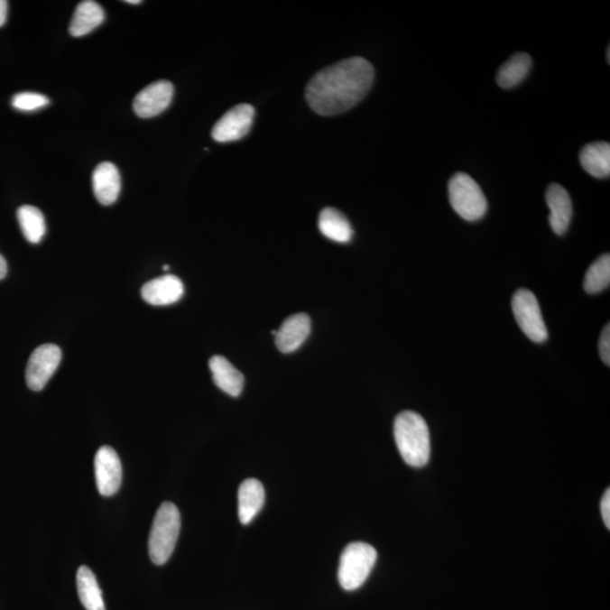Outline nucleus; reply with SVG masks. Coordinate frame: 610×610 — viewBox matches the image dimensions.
Masks as SVG:
<instances>
[{"label": "nucleus", "instance_id": "412c9836", "mask_svg": "<svg viewBox=\"0 0 610 610\" xmlns=\"http://www.w3.org/2000/svg\"><path fill=\"white\" fill-rule=\"evenodd\" d=\"M532 66L531 57L528 53L519 52L511 57L497 73L496 82L502 88H513L527 78Z\"/></svg>", "mask_w": 610, "mask_h": 610}, {"label": "nucleus", "instance_id": "a211bd4d", "mask_svg": "<svg viewBox=\"0 0 610 610\" xmlns=\"http://www.w3.org/2000/svg\"><path fill=\"white\" fill-rule=\"evenodd\" d=\"M582 168L595 178H608L610 174L609 143H587L580 152Z\"/></svg>", "mask_w": 610, "mask_h": 610}, {"label": "nucleus", "instance_id": "6ab92c4d", "mask_svg": "<svg viewBox=\"0 0 610 610\" xmlns=\"http://www.w3.org/2000/svg\"><path fill=\"white\" fill-rule=\"evenodd\" d=\"M319 230L326 237L339 244L352 240L353 228L347 217L338 209L327 208L320 213Z\"/></svg>", "mask_w": 610, "mask_h": 610}, {"label": "nucleus", "instance_id": "f03ea898", "mask_svg": "<svg viewBox=\"0 0 610 610\" xmlns=\"http://www.w3.org/2000/svg\"><path fill=\"white\" fill-rule=\"evenodd\" d=\"M394 439L399 453L408 466L421 468L430 457V430L425 420L415 411H402L394 421Z\"/></svg>", "mask_w": 610, "mask_h": 610}, {"label": "nucleus", "instance_id": "bb28decb", "mask_svg": "<svg viewBox=\"0 0 610 610\" xmlns=\"http://www.w3.org/2000/svg\"><path fill=\"white\" fill-rule=\"evenodd\" d=\"M8 12V3L6 0H0V28L6 23Z\"/></svg>", "mask_w": 610, "mask_h": 610}, {"label": "nucleus", "instance_id": "39448f33", "mask_svg": "<svg viewBox=\"0 0 610 610\" xmlns=\"http://www.w3.org/2000/svg\"><path fill=\"white\" fill-rule=\"evenodd\" d=\"M448 199L452 208L466 221L481 219L487 210L485 195L478 183L466 173H457L448 182Z\"/></svg>", "mask_w": 610, "mask_h": 610}, {"label": "nucleus", "instance_id": "2eb2a0df", "mask_svg": "<svg viewBox=\"0 0 610 610\" xmlns=\"http://www.w3.org/2000/svg\"><path fill=\"white\" fill-rule=\"evenodd\" d=\"M213 380L222 392L232 397H239L244 392L245 376L224 356H213L209 360Z\"/></svg>", "mask_w": 610, "mask_h": 610}, {"label": "nucleus", "instance_id": "a878e982", "mask_svg": "<svg viewBox=\"0 0 610 610\" xmlns=\"http://www.w3.org/2000/svg\"><path fill=\"white\" fill-rule=\"evenodd\" d=\"M601 515H603L605 527L610 528V490L605 492L600 504Z\"/></svg>", "mask_w": 610, "mask_h": 610}, {"label": "nucleus", "instance_id": "c85d7f7f", "mask_svg": "<svg viewBox=\"0 0 610 610\" xmlns=\"http://www.w3.org/2000/svg\"><path fill=\"white\" fill-rule=\"evenodd\" d=\"M128 4H142L141 0H127Z\"/></svg>", "mask_w": 610, "mask_h": 610}, {"label": "nucleus", "instance_id": "1a4fd4ad", "mask_svg": "<svg viewBox=\"0 0 610 610\" xmlns=\"http://www.w3.org/2000/svg\"><path fill=\"white\" fill-rule=\"evenodd\" d=\"M94 467L98 493L103 496L115 495L123 482V466L114 448L107 446L98 448Z\"/></svg>", "mask_w": 610, "mask_h": 610}, {"label": "nucleus", "instance_id": "20e7f679", "mask_svg": "<svg viewBox=\"0 0 610 610\" xmlns=\"http://www.w3.org/2000/svg\"><path fill=\"white\" fill-rule=\"evenodd\" d=\"M378 559L374 546L356 541L349 544L340 556L338 581L344 590H357L365 585Z\"/></svg>", "mask_w": 610, "mask_h": 610}, {"label": "nucleus", "instance_id": "6e6552de", "mask_svg": "<svg viewBox=\"0 0 610 610\" xmlns=\"http://www.w3.org/2000/svg\"><path fill=\"white\" fill-rule=\"evenodd\" d=\"M254 112V107L248 103L232 107L215 124L212 137L218 143L236 142L245 137L253 127Z\"/></svg>", "mask_w": 610, "mask_h": 610}, {"label": "nucleus", "instance_id": "dca6fc26", "mask_svg": "<svg viewBox=\"0 0 610 610\" xmlns=\"http://www.w3.org/2000/svg\"><path fill=\"white\" fill-rule=\"evenodd\" d=\"M264 488L255 478L245 479L241 484L237 501H239V519L241 523L248 524L255 518L264 504Z\"/></svg>", "mask_w": 610, "mask_h": 610}, {"label": "nucleus", "instance_id": "aec40b11", "mask_svg": "<svg viewBox=\"0 0 610 610\" xmlns=\"http://www.w3.org/2000/svg\"><path fill=\"white\" fill-rule=\"evenodd\" d=\"M80 603L87 610H106L102 591L92 569L80 567L76 576Z\"/></svg>", "mask_w": 610, "mask_h": 610}, {"label": "nucleus", "instance_id": "c756f323", "mask_svg": "<svg viewBox=\"0 0 610 610\" xmlns=\"http://www.w3.org/2000/svg\"><path fill=\"white\" fill-rule=\"evenodd\" d=\"M609 52H610V49L608 48V49H607V61H608V64H609V62H610V61H609V58H610Z\"/></svg>", "mask_w": 610, "mask_h": 610}, {"label": "nucleus", "instance_id": "7ed1b4c3", "mask_svg": "<svg viewBox=\"0 0 610 610\" xmlns=\"http://www.w3.org/2000/svg\"><path fill=\"white\" fill-rule=\"evenodd\" d=\"M180 529V511L171 502H164L155 514L148 538V553L152 563L168 562L176 549Z\"/></svg>", "mask_w": 610, "mask_h": 610}, {"label": "nucleus", "instance_id": "423d86ee", "mask_svg": "<svg viewBox=\"0 0 610 610\" xmlns=\"http://www.w3.org/2000/svg\"><path fill=\"white\" fill-rule=\"evenodd\" d=\"M513 310L520 328L529 339L535 343H544L549 338V330L542 319L540 303L532 291L528 290L515 291Z\"/></svg>", "mask_w": 610, "mask_h": 610}, {"label": "nucleus", "instance_id": "7c9ffc66", "mask_svg": "<svg viewBox=\"0 0 610 610\" xmlns=\"http://www.w3.org/2000/svg\"><path fill=\"white\" fill-rule=\"evenodd\" d=\"M169 268L170 267L168 266V264H165V266L163 267L164 271H169Z\"/></svg>", "mask_w": 610, "mask_h": 610}, {"label": "nucleus", "instance_id": "4468645a", "mask_svg": "<svg viewBox=\"0 0 610 610\" xmlns=\"http://www.w3.org/2000/svg\"><path fill=\"white\" fill-rule=\"evenodd\" d=\"M93 190L98 203L115 204L121 191V177L115 164L103 162L93 172Z\"/></svg>", "mask_w": 610, "mask_h": 610}, {"label": "nucleus", "instance_id": "9d476101", "mask_svg": "<svg viewBox=\"0 0 610 610\" xmlns=\"http://www.w3.org/2000/svg\"><path fill=\"white\" fill-rule=\"evenodd\" d=\"M174 88L169 80H158L137 94L134 110L141 118L147 119L162 114L171 105Z\"/></svg>", "mask_w": 610, "mask_h": 610}, {"label": "nucleus", "instance_id": "f3484780", "mask_svg": "<svg viewBox=\"0 0 610 610\" xmlns=\"http://www.w3.org/2000/svg\"><path fill=\"white\" fill-rule=\"evenodd\" d=\"M105 19L103 8L97 3L87 0L76 7L69 32L76 38L84 37L100 26Z\"/></svg>", "mask_w": 610, "mask_h": 610}, {"label": "nucleus", "instance_id": "393cba45", "mask_svg": "<svg viewBox=\"0 0 610 610\" xmlns=\"http://www.w3.org/2000/svg\"><path fill=\"white\" fill-rule=\"evenodd\" d=\"M599 353L605 365H610V328L605 326L599 339Z\"/></svg>", "mask_w": 610, "mask_h": 610}, {"label": "nucleus", "instance_id": "cd10ccee", "mask_svg": "<svg viewBox=\"0 0 610 610\" xmlns=\"http://www.w3.org/2000/svg\"><path fill=\"white\" fill-rule=\"evenodd\" d=\"M7 275V263L5 258L0 254V281L4 280Z\"/></svg>", "mask_w": 610, "mask_h": 610}, {"label": "nucleus", "instance_id": "f8f14e48", "mask_svg": "<svg viewBox=\"0 0 610 610\" xmlns=\"http://www.w3.org/2000/svg\"><path fill=\"white\" fill-rule=\"evenodd\" d=\"M185 293L180 278L164 275L152 280L142 287V298L152 305H170L178 302Z\"/></svg>", "mask_w": 610, "mask_h": 610}, {"label": "nucleus", "instance_id": "ddd939ff", "mask_svg": "<svg viewBox=\"0 0 610 610\" xmlns=\"http://www.w3.org/2000/svg\"><path fill=\"white\" fill-rule=\"evenodd\" d=\"M547 205L550 209V224L555 235L563 236L572 219V201L568 192L558 183H551L546 191Z\"/></svg>", "mask_w": 610, "mask_h": 610}, {"label": "nucleus", "instance_id": "4be33fe9", "mask_svg": "<svg viewBox=\"0 0 610 610\" xmlns=\"http://www.w3.org/2000/svg\"><path fill=\"white\" fill-rule=\"evenodd\" d=\"M17 219L25 239L31 244H39L46 235V219L42 210L34 206L25 205L17 210Z\"/></svg>", "mask_w": 610, "mask_h": 610}, {"label": "nucleus", "instance_id": "9b49d317", "mask_svg": "<svg viewBox=\"0 0 610 610\" xmlns=\"http://www.w3.org/2000/svg\"><path fill=\"white\" fill-rule=\"evenodd\" d=\"M310 317L305 315V313H296V315L287 318L282 322L281 328L278 329L275 335L276 347L282 353H293L302 347L310 335Z\"/></svg>", "mask_w": 610, "mask_h": 610}, {"label": "nucleus", "instance_id": "0eeeda50", "mask_svg": "<svg viewBox=\"0 0 610 610\" xmlns=\"http://www.w3.org/2000/svg\"><path fill=\"white\" fill-rule=\"evenodd\" d=\"M61 349L53 344H44L34 349L26 366V384L33 392H42L55 374L61 362Z\"/></svg>", "mask_w": 610, "mask_h": 610}, {"label": "nucleus", "instance_id": "b1692460", "mask_svg": "<svg viewBox=\"0 0 610 610\" xmlns=\"http://www.w3.org/2000/svg\"><path fill=\"white\" fill-rule=\"evenodd\" d=\"M49 98L43 94L39 93H20L16 94L12 100V106L16 110L31 112L42 109L49 105Z\"/></svg>", "mask_w": 610, "mask_h": 610}, {"label": "nucleus", "instance_id": "5701e85b", "mask_svg": "<svg viewBox=\"0 0 610 610\" xmlns=\"http://www.w3.org/2000/svg\"><path fill=\"white\" fill-rule=\"evenodd\" d=\"M610 284V255L608 254L601 255L591 264L586 273L585 291L589 294L600 293L607 289Z\"/></svg>", "mask_w": 610, "mask_h": 610}, {"label": "nucleus", "instance_id": "f257e3e1", "mask_svg": "<svg viewBox=\"0 0 610 610\" xmlns=\"http://www.w3.org/2000/svg\"><path fill=\"white\" fill-rule=\"evenodd\" d=\"M374 82V69L362 57L348 58L318 71L305 88V98L316 114H344L360 103Z\"/></svg>", "mask_w": 610, "mask_h": 610}]
</instances>
